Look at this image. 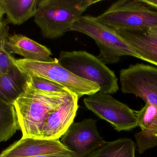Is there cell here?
Segmentation results:
<instances>
[{
  "label": "cell",
  "instance_id": "10",
  "mask_svg": "<svg viewBox=\"0 0 157 157\" xmlns=\"http://www.w3.org/2000/svg\"><path fill=\"white\" fill-rule=\"evenodd\" d=\"M60 153L69 154L74 157V154L62 144L59 139L22 137L4 150L0 157H34Z\"/></svg>",
  "mask_w": 157,
  "mask_h": 157
},
{
  "label": "cell",
  "instance_id": "12",
  "mask_svg": "<svg viewBox=\"0 0 157 157\" xmlns=\"http://www.w3.org/2000/svg\"><path fill=\"white\" fill-rule=\"evenodd\" d=\"M135 112L137 126L141 129V131L135 135L137 151L143 154L157 146V106L146 103L140 110Z\"/></svg>",
  "mask_w": 157,
  "mask_h": 157
},
{
  "label": "cell",
  "instance_id": "22",
  "mask_svg": "<svg viewBox=\"0 0 157 157\" xmlns=\"http://www.w3.org/2000/svg\"><path fill=\"white\" fill-rule=\"evenodd\" d=\"M147 35L157 38V26L145 29Z\"/></svg>",
  "mask_w": 157,
  "mask_h": 157
},
{
  "label": "cell",
  "instance_id": "13",
  "mask_svg": "<svg viewBox=\"0 0 157 157\" xmlns=\"http://www.w3.org/2000/svg\"><path fill=\"white\" fill-rule=\"evenodd\" d=\"M140 56L141 59L157 66V38L149 36L144 28L115 30Z\"/></svg>",
  "mask_w": 157,
  "mask_h": 157
},
{
  "label": "cell",
  "instance_id": "4",
  "mask_svg": "<svg viewBox=\"0 0 157 157\" xmlns=\"http://www.w3.org/2000/svg\"><path fill=\"white\" fill-rule=\"evenodd\" d=\"M58 61L76 76L98 84L100 93L111 95L119 90L114 72L98 57L86 51H61Z\"/></svg>",
  "mask_w": 157,
  "mask_h": 157
},
{
  "label": "cell",
  "instance_id": "15",
  "mask_svg": "<svg viewBox=\"0 0 157 157\" xmlns=\"http://www.w3.org/2000/svg\"><path fill=\"white\" fill-rule=\"evenodd\" d=\"M38 0H0V6L9 23L22 25L35 16Z\"/></svg>",
  "mask_w": 157,
  "mask_h": 157
},
{
  "label": "cell",
  "instance_id": "24",
  "mask_svg": "<svg viewBox=\"0 0 157 157\" xmlns=\"http://www.w3.org/2000/svg\"><path fill=\"white\" fill-rule=\"evenodd\" d=\"M144 2L157 9V0H142Z\"/></svg>",
  "mask_w": 157,
  "mask_h": 157
},
{
  "label": "cell",
  "instance_id": "9",
  "mask_svg": "<svg viewBox=\"0 0 157 157\" xmlns=\"http://www.w3.org/2000/svg\"><path fill=\"white\" fill-rule=\"evenodd\" d=\"M97 122L92 119L73 122L61 137V143L74 157H86L106 143L98 132Z\"/></svg>",
  "mask_w": 157,
  "mask_h": 157
},
{
  "label": "cell",
  "instance_id": "18",
  "mask_svg": "<svg viewBox=\"0 0 157 157\" xmlns=\"http://www.w3.org/2000/svg\"><path fill=\"white\" fill-rule=\"evenodd\" d=\"M19 130L20 125L13 104L0 101V143L8 141Z\"/></svg>",
  "mask_w": 157,
  "mask_h": 157
},
{
  "label": "cell",
  "instance_id": "25",
  "mask_svg": "<svg viewBox=\"0 0 157 157\" xmlns=\"http://www.w3.org/2000/svg\"><path fill=\"white\" fill-rule=\"evenodd\" d=\"M3 12L2 10V8H1V6H0V18H2L3 16Z\"/></svg>",
  "mask_w": 157,
  "mask_h": 157
},
{
  "label": "cell",
  "instance_id": "11",
  "mask_svg": "<svg viewBox=\"0 0 157 157\" xmlns=\"http://www.w3.org/2000/svg\"><path fill=\"white\" fill-rule=\"evenodd\" d=\"M77 96L70 92L62 105L51 113L42 129L41 139L60 138L74 122L78 108Z\"/></svg>",
  "mask_w": 157,
  "mask_h": 157
},
{
  "label": "cell",
  "instance_id": "2",
  "mask_svg": "<svg viewBox=\"0 0 157 157\" xmlns=\"http://www.w3.org/2000/svg\"><path fill=\"white\" fill-rule=\"evenodd\" d=\"M101 0H38L34 21L45 38L55 39L70 31L92 5Z\"/></svg>",
  "mask_w": 157,
  "mask_h": 157
},
{
  "label": "cell",
  "instance_id": "20",
  "mask_svg": "<svg viewBox=\"0 0 157 157\" xmlns=\"http://www.w3.org/2000/svg\"><path fill=\"white\" fill-rule=\"evenodd\" d=\"M6 41L0 40V73L10 74L19 70L15 65L14 58L6 49Z\"/></svg>",
  "mask_w": 157,
  "mask_h": 157
},
{
  "label": "cell",
  "instance_id": "5",
  "mask_svg": "<svg viewBox=\"0 0 157 157\" xmlns=\"http://www.w3.org/2000/svg\"><path fill=\"white\" fill-rule=\"evenodd\" d=\"M14 63L24 75L42 77L55 82L76 95L78 99L99 91L98 84L76 76L62 66L56 58L51 62L15 59Z\"/></svg>",
  "mask_w": 157,
  "mask_h": 157
},
{
  "label": "cell",
  "instance_id": "1",
  "mask_svg": "<svg viewBox=\"0 0 157 157\" xmlns=\"http://www.w3.org/2000/svg\"><path fill=\"white\" fill-rule=\"evenodd\" d=\"M70 92L43 91L27 81L24 91L13 103L22 137L41 139V131L49 115L62 105Z\"/></svg>",
  "mask_w": 157,
  "mask_h": 157
},
{
  "label": "cell",
  "instance_id": "19",
  "mask_svg": "<svg viewBox=\"0 0 157 157\" xmlns=\"http://www.w3.org/2000/svg\"><path fill=\"white\" fill-rule=\"evenodd\" d=\"M27 81L37 89L52 93H67L69 90L48 79L37 77L26 76Z\"/></svg>",
  "mask_w": 157,
  "mask_h": 157
},
{
  "label": "cell",
  "instance_id": "17",
  "mask_svg": "<svg viewBox=\"0 0 157 157\" xmlns=\"http://www.w3.org/2000/svg\"><path fill=\"white\" fill-rule=\"evenodd\" d=\"M136 144L130 138L106 142L86 157H136Z\"/></svg>",
  "mask_w": 157,
  "mask_h": 157
},
{
  "label": "cell",
  "instance_id": "16",
  "mask_svg": "<svg viewBox=\"0 0 157 157\" xmlns=\"http://www.w3.org/2000/svg\"><path fill=\"white\" fill-rule=\"evenodd\" d=\"M27 77L20 71L6 74L0 73V101L13 104L26 84Z\"/></svg>",
  "mask_w": 157,
  "mask_h": 157
},
{
  "label": "cell",
  "instance_id": "14",
  "mask_svg": "<svg viewBox=\"0 0 157 157\" xmlns=\"http://www.w3.org/2000/svg\"><path fill=\"white\" fill-rule=\"evenodd\" d=\"M6 46L10 52L19 54L26 60L45 62L55 61V58L51 57L52 53L50 49L21 34L8 36Z\"/></svg>",
  "mask_w": 157,
  "mask_h": 157
},
{
  "label": "cell",
  "instance_id": "8",
  "mask_svg": "<svg viewBox=\"0 0 157 157\" xmlns=\"http://www.w3.org/2000/svg\"><path fill=\"white\" fill-rule=\"evenodd\" d=\"M122 92L141 98L157 106V67L144 64L131 65L120 72Z\"/></svg>",
  "mask_w": 157,
  "mask_h": 157
},
{
  "label": "cell",
  "instance_id": "7",
  "mask_svg": "<svg viewBox=\"0 0 157 157\" xmlns=\"http://www.w3.org/2000/svg\"><path fill=\"white\" fill-rule=\"evenodd\" d=\"M85 106L118 132L130 131L137 127L135 111L110 94L98 92L84 99Z\"/></svg>",
  "mask_w": 157,
  "mask_h": 157
},
{
  "label": "cell",
  "instance_id": "3",
  "mask_svg": "<svg viewBox=\"0 0 157 157\" xmlns=\"http://www.w3.org/2000/svg\"><path fill=\"white\" fill-rule=\"evenodd\" d=\"M71 30L86 34L93 39L99 49L97 57L105 65L117 63L122 56H132L141 60L115 30L99 22L95 17L82 16L73 25Z\"/></svg>",
  "mask_w": 157,
  "mask_h": 157
},
{
  "label": "cell",
  "instance_id": "23",
  "mask_svg": "<svg viewBox=\"0 0 157 157\" xmlns=\"http://www.w3.org/2000/svg\"><path fill=\"white\" fill-rule=\"evenodd\" d=\"M34 157H73L71 155L69 154H52V155H44L38 156Z\"/></svg>",
  "mask_w": 157,
  "mask_h": 157
},
{
  "label": "cell",
  "instance_id": "6",
  "mask_svg": "<svg viewBox=\"0 0 157 157\" xmlns=\"http://www.w3.org/2000/svg\"><path fill=\"white\" fill-rule=\"evenodd\" d=\"M96 19L114 30L146 29L157 26V9L142 0H119Z\"/></svg>",
  "mask_w": 157,
  "mask_h": 157
},
{
  "label": "cell",
  "instance_id": "21",
  "mask_svg": "<svg viewBox=\"0 0 157 157\" xmlns=\"http://www.w3.org/2000/svg\"><path fill=\"white\" fill-rule=\"evenodd\" d=\"M8 37L6 26L2 18H0V40L7 39Z\"/></svg>",
  "mask_w": 157,
  "mask_h": 157
}]
</instances>
